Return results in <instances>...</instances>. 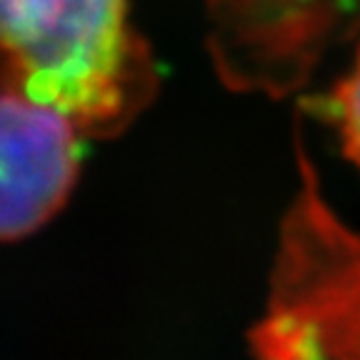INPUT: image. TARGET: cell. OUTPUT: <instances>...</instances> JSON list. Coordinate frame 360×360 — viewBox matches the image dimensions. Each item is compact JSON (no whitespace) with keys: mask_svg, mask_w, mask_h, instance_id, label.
Listing matches in <instances>:
<instances>
[{"mask_svg":"<svg viewBox=\"0 0 360 360\" xmlns=\"http://www.w3.org/2000/svg\"><path fill=\"white\" fill-rule=\"evenodd\" d=\"M153 88L128 0H0V90L65 112L83 135H110Z\"/></svg>","mask_w":360,"mask_h":360,"instance_id":"obj_1","label":"cell"},{"mask_svg":"<svg viewBox=\"0 0 360 360\" xmlns=\"http://www.w3.org/2000/svg\"><path fill=\"white\" fill-rule=\"evenodd\" d=\"M298 170L263 313L248 338L260 358H360V233L330 208L303 150Z\"/></svg>","mask_w":360,"mask_h":360,"instance_id":"obj_2","label":"cell"},{"mask_svg":"<svg viewBox=\"0 0 360 360\" xmlns=\"http://www.w3.org/2000/svg\"><path fill=\"white\" fill-rule=\"evenodd\" d=\"M80 135L65 112L0 90V243L60 213L78 183Z\"/></svg>","mask_w":360,"mask_h":360,"instance_id":"obj_3","label":"cell"},{"mask_svg":"<svg viewBox=\"0 0 360 360\" xmlns=\"http://www.w3.org/2000/svg\"><path fill=\"white\" fill-rule=\"evenodd\" d=\"M330 108L345 155L360 168V51L353 68L333 90Z\"/></svg>","mask_w":360,"mask_h":360,"instance_id":"obj_4","label":"cell"}]
</instances>
